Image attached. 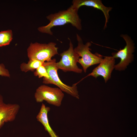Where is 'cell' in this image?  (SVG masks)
Instances as JSON below:
<instances>
[{"mask_svg":"<svg viewBox=\"0 0 137 137\" xmlns=\"http://www.w3.org/2000/svg\"><path fill=\"white\" fill-rule=\"evenodd\" d=\"M20 108L17 104L4 103L3 97L0 94V129L5 123L15 120Z\"/></svg>","mask_w":137,"mask_h":137,"instance_id":"obj_9","label":"cell"},{"mask_svg":"<svg viewBox=\"0 0 137 137\" xmlns=\"http://www.w3.org/2000/svg\"><path fill=\"white\" fill-rule=\"evenodd\" d=\"M115 59L112 56H105L99 64L86 77L91 76L96 78L101 76L106 83L111 78L112 72L115 68Z\"/></svg>","mask_w":137,"mask_h":137,"instance_id":"obj_8","label":"cell"},{"mask_svg":"<svg viewBox=\"0 0 137 137\" xmlns=\"http://www.w3.org/2000/svg\"><path fill=\"white\" fill-rule=\"evenodd\" d=\"M64 94L59 88H52L45 85L39 86L36 90L35 98L37 102L45 101L56 106H61Z\"/></svg>","mask_w":137,"mask_h":137,"instance_id":"obj_5","label":"cell"},{"mask_svg":"<svg viewBox=\"0 0 137 137\" xmlns=\"http://www.w3.org/2000/svg\"><path fill=\"white\" fill-rule=\"evenodd\" d=\"M78 10L71 5L66 10L51 14L46 17L49 21V24L39 27L38 30L41 32L52 35L53 33L51 29L52 28L70 23L77 30H80L82 29L81 20L78 13Z\"/></svg>","mask_w":137,"mask_h":137,"instance_id":"obj_1","label":"cell"},{"mask_svg":"<svg viewBox=\"0 0 137 137\" xmlns=\"http://www.w3.org/2000/svg\"><path fill=\"white\" fill-rule=\"evenodd\" d=\"M56 45L52 42L47 44L31 43L27 50L29 60H37L43 63L50 61L52 57L59 54Z\"/></svg>","mask_w":137,"mask_h":137,"instance_id":"obj_3","label":"cell"},{"mask_svg":"<svg viewBox=\"0 0 137 137\" xmlns=\"http://www.w3.org/2000/svg\"><path fill=\"white\" fill-rule=\"evenodd\" d=\"M121 36L125 40L126 45L123 48L112 54V56L115 59H120L119 62L115 65L114 68L119 71L125 70L129 64L133 61V53L135 49L134 43L130 37L125 34L122 35Z\"/></svg>","mask_w":137,"mask_h":137,"instance_id":"obj_7","label":"cell"},{"mask_svg":"<svg viewBox=\"0 0 137 137\" xmlns=\"http://www.w3.org/2000/svg\"><path fill=\"white\" fill-rule=\"evenodd\" d=\"M11 30H8L0 32V47L9 45L13 38Z\"/></svg>","mask_w":137,"mask_h":137,"instance_id":"obj_13","label":"cell"},{"mask_svg":"<svg viewBox=\"0 0 137 137\" xmlns=\"http://www.w3.org/2000/svg\"><path fill=\"white\" fill-rule=\"evenodd\" d=\"M43 63L38 60H29L27 63L24 62L21 64L20 68L21 71L25 73L29 71L33 72L39 66L42 65Z\"/></svg>","mask_w":137,"mask_h":137,"instance_id":"obj_12","label":"cell"},{"mask_svg":"<svg viewBox=\"0 0 137 137\" xmlns=\"http://www.w3.org/2000/svg\"><path fill=\"white\" fill-rule=\"evenodd\" d=\"M71 5L74 8L78 10L82 6L93 7L101 11L103 13L105 19L104 26L105 29L107 27V24L110 17L109 12L112 9L111 7H107L104 6L100 0H73Z\"/></svg>","mask_w":137,"mask_h":137,"instance_id":"obj_10","label":"cell"},{"mask_svg":"<svg viewBox=\"0 0 137 137\" xmlns=\"http://www.w3.org/2000/svg\"><path fill=\"white\" fill-rule=\"evenodd\" d=\"M76 37L78 45L74 50L81 57L79 59L78 62L80 64L84 72L85 73L90 66L99 64L103 59L102 57L98 53L93 54L90 52L91 49L90 47L91 45V42H88L84 44L81 37L77 33Z\"/></svg>","mask_w":137,"mask_h":137,"instance_id":"obj_4","label":"cell"},{"mask_svg":"<svg viewBox=\"0 0 137 137\" xmlns=\"http://www.w3.org/2000/svg\"><path fill=\"white\" fill-rule=\"evenodd\" d=\"M69 47L67 50L60 54L61 58L60 61L56 63V65L58 69H61L65 72L72 71L81 73L82 71V69L79 68L77 63L80 57L74 50L73 45L70 39Z\"/></svg>","mask_w":137,"mask_h":137,"instance_id":"obj_6","label":"cell"},{"mask_svg":"<svg viewBox=\"0 0 137 137\" xmlns=\"http://www.w3.org/2000/svg\"><path fill=\"white\" fill-rule=\"evenodd\" d=\"M50 108L42 104L40 111L36 116L37 120L44 126L45 130L48 132L51 137H59L53 130L49 124L47 114Z\"/></svg>","mask_w":137,"mask_h":137,"instance_id":"obj_11","label":"cell"},{"mask_svg":"<svg viewBox=\"0 0 137 137\" xmlns=\"http://www.w3.org/2000/svg\"><path fill=\"white\" fill-rule=\"evenodd\" d=\"M34 75L39 78H43L48 79L49 76L45 68L43 65L39 66L36 69L34 73Z\"/></svg>","mask_w":137,"mask_h":137,"instance_id":"obj_14","label":"cell"},{"mask_svg":"<svg viewBox=\"0 0 137 137\" xmlns=\"http://www.w3.org/2000/svg\"><path fill=\"white\" fill-rule=\"evenodd\" d=\"M56 60L55 58L49 61L45 62L43 65L46 69L49 76L48 79L43 78V83L53 84L56 85L62 91L77 99L79 95L77 84L75 83L70 86L64 83L60 80L57 73L58 70L56 65Z\"/></svg>","mask_w":137,"mask_h":137,"instance_id":"obj_2","label":"cell"},{"mask_svg":"<svg viewBox=\"0 0 137 137\" xmlns=\"http://www.w3.org/2000/svg\"><path fill=\"white\" fill-rule=\"evenodd\" d=\"M0 75L8 77H10V74L9 71L6 68L3 64H0Z\"/></svg>","mask_w":137,"mask_h":137,"instance_id":"obj_15","label":"cell"}]
</instances>
